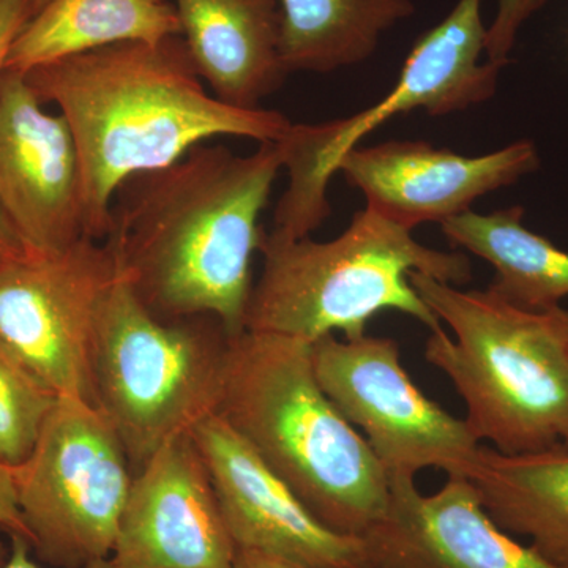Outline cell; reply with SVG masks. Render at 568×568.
Wrapping results in <instances>:
<instances>
[{"label": "cell", "mask_w": 568, "mask_h": 568, "mask_svg": "<svg viewBox=\"0 0 568 568\" xmlns=\"http://www.w3.org/2000/svg\"><path fill=\"white\" fill-rule=\"evenodd\" d=\"M24 77L41 102L59 108L77 141L93 241L110 235L112 200L132 175L170 166L212 138L278 142L293 125L278 111L220 102L182 36L111 44Z\"/></svg>", "instance_id": "obj_2"}, {"label": "cell", "mask_w": 568, "mask_h": 568, "mask_svg": "<svg viewBox=\"0 0 568 568\" xmlns=\"http://www.w3.org/2000/svg\"><path fill=\"white\" fill-rule=\"evenodd\" d=\"M263 272L253 284L245 331L315 343L327 335L355 339L381 312L395 310L439 331L440 321L409 282L413 272L463 286L473 278L463 253L429 248L366 207L338 237L264 234Z\"/></svg>", "instance_id": "obj_5"}, {"label": "cell", "mask_w": 568, "mask_h": 568, "mask_svg": "<svg viewBox=\"0 0 568 568\" xmlns=\"http://www.w3.org/2000/svg\"><path fill=\"white\" fill-rule=\"evenodd\" d=\"M230 338L213 316L152 315L119 271L97 335L93 394L133 474L216 414Z\"/></svg>", "instance_id": "obj_6"}, {"label": "cell", "mask_w": 568, "mask_h": 568, "mask_svg": "<svg viewBox=\"0 0 568 568\" xmlns=\"http://www.w3.org/2000/svg\"><path fill=\"white\" fill-rule=\"evenodd\" d=\"M287 74L331 73L366 61L381 37L416 13L413 0H275Z\"/></svg>", "instance_id": "obj_20"}, {"label": "cell", "mask_w": 568, "mask_h": 568, "mask_svg": "<svg viewBox=\"0 0 568 568\" xmlns=\"http://www.w3.org/2000/svg\"><path fill=\"white\" fill-rule=\"evenodd\" d=\"M28 252V246L22 241L21 234L18 233L10 216L7 215L6 209L0 204V268L10 264L11 261L24 256Z\"/></svg>", "instance_id": "obj_25"}, {"label": "cell", "mask_w": 568, "mask_h": 568, "mask_svg": "<svg viewBox=\"0 0 568 568\" xmlns=\"http://www.w3.org/2000/svg\"><path fill=\"white\" fill-rule=\"evenodd\" d=\"M182 39L201 80L220 102L244 110L282 84L275 0H173Z\"/></svg>", "instance_id": "obj_16"}, {"label": "cell", "mask_w": 568, "mask_h": 568, "mask_svg": "<svg viewBox=\"0 0 568 568\" xmlns=\"http://www.w3.org/2000/svg\"><path fill=\"white\" fill-rule=\"evenodd\" d=\"M519 205L489 213L473 209L440 224L452 245L495 268L489 284L511 305L529 312L560 306L568 295V252L526 227Z\"/></svg>", "instance_id": "obj_19"}, {"label": "cell", "mask_w": 568, "mask_h": 568, "mask_svg": "<svg viewBox=\"0 0 568 568\" xmlns=\"http://www.w3.org/2000/svg\"><path fill=\"white\" fill-rule=\"evenodd\" d=\"M0 568H43L33 556L31 544L21 537H10L9 558ZM88 568H115L111 559L92 564Z\"/></svg>", "instance_id": "obj_26"}, {"label": "cell", "mask_w": 568, "mask_h": 568, "mask_svg": "<svg viewBox=\"0 0 568 568\" xmlns=\"http://www.w3.org/2000/svg\"><path fill=\"white\" fill-rule=\"evenodd\" d=\"M7 558H9V547H7V545L0 540V567L3 566V562H6Z\"/></svg>", "instance_id": "obj_28"}, {"label": "cell", "mask_w": 568, "mask_h": 568, "mask_svg": "<svg viewBox=\"0 0 568 568\" xmlns=\"http://www.w3.org/2000/svg\"><path fill=\"white\" fill-rule=\"evenodd\" d=\"M175 36L182 28L170 0H51L18 37L7 71L26 74L111 44Z\"/></svg>", "instance_id": "obj_18"}, {"label": "cell", "mask_w": 568, "mask_h": 568, "mask_svg": "<svg viewBox=\"0 0 568 568\" xmlns=\"http://www.w3.org/2000/svg\"><path fill=\"white\" fill-rule=\"evenodd\" d=\"M547 0H497L495 20L488 26L485 58L507 65L518 32Z\"/></svg>", "instance_id": "obj_22"}, {"label": "cell", "mask_w": 568, "mask_h": 568, "mask_svg": "<svg viewBox=\"0 0 568 568\" xmlns=\"http://www.w3.org/2000/svg\"><path fill=\"white\" fill-rule=\"evenodd\" d=\"M119 265L108 242L28 252L0 268V347L58 396L95 405L93 353Z\"/></svg>", "instance_id": "obj_9"}, {"label": "cell", "mask_w": 568, "mask_h": 568, "mask_svg": "<svg viewBox=\"0 0 568 568\" xmlns=\"http://www.w3.org/2000/svg\"><path fill=\"white\" fill-rule=\"evenodd\" d=\"M231 568H315L304 566V564L293 562L278 558V556L267 555V552L253 551V549H237L233 567Z\"/></svg>", "instance_id": "obj_27"}, {"label": "cell", "mask_w": 568, "mask_h": 568, "mask_svg": "<svg viewBox=\"0 0 568 568\" xmlns=\"http://www.w3.org/2000/svg\"><path fill=\"white\" fill-rule=\"evenodd\" d=\"M409 282L443 331L425 358L454 384L478 443L503 455L568 448V310L529 312L491 287L463 291L413 272Z\"/></svg>", "instance_id": "obj_4"}, {"label": "cell", "mask_w": 568, "mask_h": 568, "mask_svg": "<svg viewBox=\"0 0 568 568\" xmlns=\"http://www.w3.org/2000/svg\"><path fill=\"white\" fill-rule=\"evenodd\" d=\"M14 478L40 564L88 568L111 559L133 467L99 406L59 396Z\"/></svg>", "instance_id": "obj_8"}, {"label": "cell", "mask_w": 568, "mask_h": 568, "mask_svg": "<svg viewBox=\"0 0 568 568\" xmlns=\"http://www.w3.org/2000/svg\"><path fill=\"white\" fill-rule=\"evenodd\" d=\"M192 436L237 549L315 568H372L364 538L325 528L254 448L219 414Z\"/></svg>", "instance_id": "obj_13"}, {"label": "cell", "mask_w": 568, "mask_h": 568, "mask_svg": "<svg viewBox=\"0 0 568 568\" xmlns=\"http://www.w3.org/2000/svg\"><path fill=\"white\" fill-rule=\"evenodd\" d=\"M481 2L458 0L443 21L426 31L407 54L395 88L381 102L349 118L291 125L278 141L290 183L275 209L274 234L310 237L331 216L328 183L343 156L390 119L416 110L447 115L495 97L506 65L484 61L488 26Z\"/></svg>", "instance_id": "obj_7"}, {"label": "cell", "mask_w": 568, "mask_h": 568, "mask_svg": "<svg viewBox=\"0 0 568 568\" xmlns=\"http://www.w3.org/2000/svg\"><path fill=\"white\" fill-rule=\"evenodd\" d=\"M58 399L0 347V463L17 467L29 458Z\"/></svg>", "instance_id": "obj_21"}, {"label": "cell", "mask_w": 568, "mask_h": 568, "mask_svg": "<svg viewBox=\"0 0 568 568\" xmlns=\"http://www.w3.org/2000/svg\"><path fill=\"white\" fill-rule=\"evenodd\" d=\"M538 166L540 155L529 140L480 156L425 141H387L347 152L336 173L364 194L366 207L413 231L470 211L478 197L514 185Z\"/></svg>", "instance_id": "obj_14"}, {"label": "cell", "mask_w": 568, "mask_h": 568, "mask_svg": "<svg viewBox=\"0 0 568 568\" xmlns=\"http://www.w3.org/2000/svg\"><path fill=\"white\" fill-rule=\"evenodd\" d=\"M283 170L278 142L250 155L200 144L162 170L121 183L108 244L141 304L160 320L213 316L245 331L261 212Z\"/></svg>", "instance_id": "obj_1"}, {"label": "cell", "mask_w": 568, "mask_h": 568, "mask_svg": "<svg viewBox=\"0 0 568 568\" xmlns=\"http://www.w3.org/2000/svg\"><path fill=\"white\" fill-rule=\"evenodd\" d=\"M0 204L29 252H61L88 237L77 141L43 108L24 74L0 84Z\"/></svg>", "instance_id": "obj_11"}, {"label": "cell", "mask_w": 568, "mask_h": 568, "mask_svg": "<svg viewBox=\"0 0 568 568\" xmlns=\"http://www.w3.org/2000/svg\"><path fill=\"white\" fill-rule=\"evenodd\" d=\"M32 2L33 6H36V10L39 11L43 9V7L47 6V3H50L51 0H32Z\"/></svg>", "instance_id": "obj_29"}, {"label": "cell", "mask_w": 568, "mask_h": 568, "mask_svg": "<svg viewBox=\"0 0 568 568\" xmlns=\"http://www.w3.org/2000/svg\"><path fill=\"white\" fill-rule=\"evenodd\" d=\"M37 13L32 0H0V84L18 37Z\"/></svg>", "instance_id": "obj_23"}, {"label": "cell", "mask_w": 568, "mask_h": 568, "mask_svg": "<svg viewBox=\"0 0 568 568\" xmlns=\"http://www.w3.org/2000/svg\"><path fill=\"white\" fill-rule=\"evenodd\" d=\"M0 530L9 537H21L29 541L28 528L18 504L14 467L3 463H0Z\"/></svg>", "instance_id": "obj_24"}, {"label": "cell", "mask_w": 568, "mask_h": 568, "mask_svg": "<svg viewBox=\"0 0 568 568\" xmlns=\"http://www.w3.org/2000/svg\"><path fill=\"white\" fill-rule=\"evenodd\" d=\"M235 552L192 433L134 470L111 555L115 568H231Z\"/></svg>", "instance_id": "obj_12"}, {"label": "cell", "mask_w": 568, "mask_h": 568, "mask_svg": "<svg viewBox=\"0 0 568 568\" xmlns=\"http://www.w3.org/2000/svg\"><path fill=\"white\" fill-rule=\"evenodd\" d=\"M216 414L325 528L362 538L386 517L387 474L317 383L312 343L231 336Z\"/></svg>", "instance_id": "obj_3"}, {"label": "cell", "mask_w": 568, "mask_h": 568, "mask_svg": "<svg viewBox=\"0 0 568 568\" xmlns=\"http://www.w3.org/2000/svg\"><path fill=\"white\" fill-rule=\"evenodd\" d=\"M317 383L390 480H416L428 467L466 477L481 444L407 375L395 339L327 335L312 345Z\"/></svg>", "instance_id": "obj_10"}, {"label": "cell", "mask_w": 568, "mask_h": 568, "mask_svg": "<svg viewBox=\"0 0 568 568\" xmlns=\"http://www.w3.org/2000/svg\"><path fill=\"white\" fill-rule=\"evenodd\" d=\"M388 485L386 517L362 537L372 568H560L500 529L466 477L432 496L416 480Z\"/></svg>", "instance_id": "obj_15"}, {"label": "cell", "mask_w": 568, "mask_h": 568, "mask_svg": "<svg viewBox=\"0 0 568 568\" xmlns=\"http://www.w3.org/2000/svg\"><path fill=\"white\" fill-rule=\"evenodd\" d=\"M466 478L500 529L568 568V448L503 455L480 446Z\"/></svg>", "instance_id": "obj_17"}]
</instances>
